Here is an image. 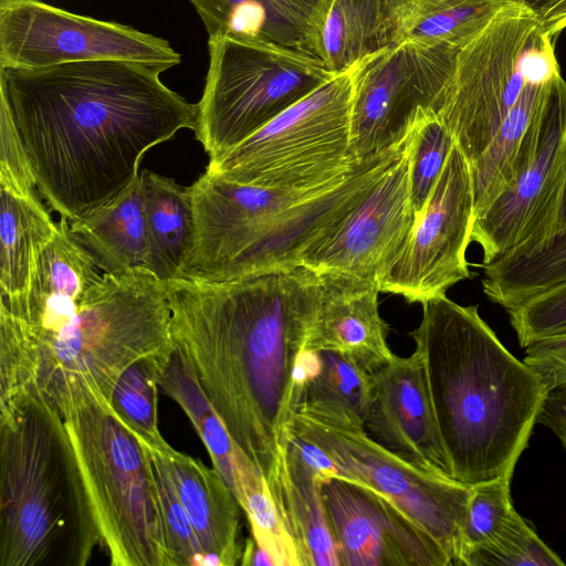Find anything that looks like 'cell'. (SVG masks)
I'll use <instances>...</instances> for the list:
<instances>
[{
  "label": "cell",
  "instance_id": "obj_1",
  "mask_svg": "<svg viewBox=\"0 0 566 566\" xmlns=\"http://www.w3.org/2000/svg\"><path fill=\"white\" fill-rule=\"evenodd\" d=\"M41 255L30 290L0 298V406L38 400L62 418L90 400L112 405L132 365L170 357L165 283L139 269L99 270L69 220Z\"/></svg>",
  "mask_w": 566,
  "mask_h": 566
},
{
  "label": "cell",
  "instance_id": "obj_2",
  "mask_svg": "<svg viewBox=\"0 0 566 566\" xmlns=\"http://www.w3.org/2000/svg\"><path fill=\"white\" fill-rule=\"evenodd\" d=\"M164 283L176 353L280 511L304 389L296 366L318 304V274L301 265Z\"/></svg>",
  "mask_w": 566,
  "mask_h": 566
},
{
  "label": "cell",
  "instance_id": "obj_3",
  "mask_svg": "<svg viewBox=\"0 0 566 566\" xmlns=\"http://www.w3.org/2000/svg\"><path fill=\"white\" fill-rule=\"evenodd\" d=\"M166 66L91 60L43 69L0 67L33 182L69 222L119 196L154 146L196 126L197 104L160 80Z\"/></svg>",
  "mask_w": 566,
  "mask_h": 566
},
{
  "label": "cell",
  "instance_id": "obj_4",
  "mask_svg": "<svg viewBox=\"0 0 566 566\" xmlns=\"http://www.w3.org/2000/svg\"><path fill=\"white\" fill-rule=\"evenodd\" d=\"M421 357L452 478L474 485L513 476L547 395L482 319L444 295L422 303L410 333Z\"/></svg>",
  "mask_w": 566,
  "mask_h": 566
},
{
  "label": "cell",
  "instance_id": "obj_5",
  "mask_svg": "<svg viewBox=\"0 0 566 566\" xmlns=\"http://www.w3.org/2000/svg\"><path fill=\"white\" fill-rule=\"evenodd\" d=\"M102 536L61 415L0 406V566H86Z\"/></svg>",
  "mask_w": 566,
  "mask_h": 566
},
{
  "label": "cell",
  "instance_id": "obj_6",
  "mask_svg": "<svg viewBox=\"0 0 566 566\" xmlns=\"http://www.w3.org/2000/svg\"><path fill=\"white\" fill-rule=\"evenodd\" d=\"M112 566H171L148 457L112 405L63 418Z\"/></svg>",
  "mask_w": 566,
  "mask_h": 566
},
{
  "label": "cell",
  "instance_id": "obj_7",
  "mask_svg": "<svg viewBox=\"0 0 566 566\" xmlns=\"http://www.w3.org/2000/svg\"><path fill=\"white\" fill-rule=\"evenodd\" d=\"M556 39L526 8L507 2L459 49L437 115L472 163L489 145L531 80L560 73Z\"/></svg>",
  "mask_w": 566,
  "mask_h": 566
},
{
  "label": "cell",
  "instance_id": "obj_8",
  "mask_svg": "<svg viewBox=\"0 0 566 566\" xmlns=\"http://www.w3.org/2000/svg\"><path fill=\"white\" fill-rule=\"evenodd\" d=\"M209 67L193 128L209 161L333 80L314 55L271 42L209 39Z\"/></svg>",
  "mask_w": 566,
  "mask_h": 566
},
{
  "label": "cell",
  "instance_id": "obj_9",
  "mask_svg": "<svg viewBox=\"0 0 566 566\" xmlns=\"http://www.w3.org/2000/svg\"><path fill=\"white\" fill-rule=\"evenodd\" d=\"M353 80L349 70L285 109L207 170L262 188L311 189L347 174ZM360 161V160H359Z\"/></svg>",
  "mask_w": 566,
  "mask_h": 566
},
{
  "label": "cell",
  "instance_id": "obj_10",
  "mask_svg": "<svg viewBox=\"0 0 566 566\" xmlns=\"http://www.w3.org/2000/svg\"><path fill=\"white\" fill-rule=\"evenodd\" d=\"M293 431L324 452L338 475L388 499L443 548L452 566H464L471 485L415 467L366 429L335 427L297 412Z\"/></svg>",
  "mask_w": 566,
  "mask_h": 566
},
{
  "label": "cell",
  "instance_id": "obj_11",
  "mask_svg": "<svg viewBox=\"0 0 566 566\" xmlns=\"http://www.w3.org/2000/svg\"><path fill=\"white\" fill-rule=\"evenodd\" d=\"M460 48L449 43H392L348 69L353 80V161L402 144L420 109L436 112Z\"/></svg>",
  "mask_w": 566,
  "mask_h": 566
},
{
  "label": "cell",
  "instance_id": "obj_12",
  "mask_svg": "<svg viewBox=\"0 0 566 566\" xmlns=\"http://www.w3.org/2000/svg\"><path fill=\"white\" fill-rule=\"evenodd\" d=\"M125 60L170 69L180 54L163 38L76 14L41 0H0V67L43 69Z\"/></svg>",
  "mask_w": 566,
  "mask_h": 566
},
{
  "label": "cell",
  "instance_id": "obj_13",
  "mask_svg": "<svg viewBox=\"0 0 566 566\" xmlns=\"http://www.w3.org/2000/svg\"><path fill=\"white\" fill-rule=\"evenodd\" d=\"M348 172L316 188L272 189L228 181L206 169L188 187L193 233L177 277L206 282L237 279L247 256L274 224Z\"/></svg>",
  "mask_w": 566,
  "mask_h": 566
},
{
  "label": "cell",
  "instance_id": "obj_14",
  "mask_svg": "<svg viewBox=\"0 0 566 566\" xmlns=\"http://www.w3.org/2000/svg\"><path fill=\"white\" fill-rule=\"evenodd\" d=\"M474 219L469 163L454 145L408 244L378 281L380 292L422 304L471 279L465 254Z\"/></svg>",
  "mask_w": 566,
  "mask_h": 566
},
{
  "label": "cell",
  "instance_id": "obj_15",
  "mask_svg": "<svg viewBox=\"0 0 566 566\" xmlns=\"http://www.w3.org/2000/svg\"><path fill=\"white\" fill-rule=\"evenodd\" d=\"M566 168V81L558 74L528 157L513 184L475 217L471 242L489 264L527 240L553 205Z\"/></svg>",
  "mask_w": 566,
  "mask_h": 566
},
{
  "label": "cell",
  "instance_id": "obj_16",
  "mask_svg": "<svg viewBox=\"0 0 566 566\" xmlns=\"http://www.w3.org/2000/svg\"><path fill=\"white\" fill-rule=\"evenodd\" d=\"M417 223L407 146L356 209L303 256L316 273L339 272L378 281L408 244Z\"/></svg>",
  "mask_w": 566,
  "mask_h": 566
},
{
  "label": "cell",
  "instance_id": "obj_17",
  "mask_svg": "<svg viewBox=\"0 0 566 566\" xmlns=\"http://www.w3.org/2000/svg\"><path fill=\"white\" fill-rule=\"evenodd\" d=\"M323 501L342 566H452L428 533L369 486L329 475Z\"/></svg>",
  "mask_w": 566,
  "mask_h": 566
},
{
  "label": "cell",
  "instance_id": "obj_18",
  "mask_svg": "<svg viewBox=\"0 0 566 566\" xmlns=\"http://www.w3.org/2000/svg\"><path fill=\"white\" fill-rule=\"evenodd\" d=\"M371 376L367 432L415 467L452 478L418 352L408 357L395 355Z\"/></svg>",
  "mask_w": 566,
  "mask_h": 566
},
{
  "label": "cell",
  "instance_id": "obj_19",
  "mask_svg": "<svg viewBox=\"0 0 566 566\" xmlns=\"http://www.w3.org/2000/svg\"><path fill=\"white\" fill-rule=\"evenodd\" d=\"M318 304L304 350L338 354L373 374L395 354L379 314L377 281L339 272L317 273Z\"/></svg>",
  "mask_w": 566,
  "mask_h": 566
},
{
  "label": "cell",
  "instance_id": "obj_20",
  "mask_svg": "<svg viewBox=\"0 0 566 566\" xmlns=\"http://www.w3.org/2000/svg\"><path fill=\"white\" fill-rule=\"evenodd\" d=\"M147 442L168 471L200 545L203 566L241 564L244 549L240 538L242 509L220 473L200 460L176 451L165 440Z\"/></svg>",
  "mask_w": 566,
  "mask_h": 566
},
{
  "label": "cell",
  "instance_id": "obj_21",
  "mask_svg": "<svg viewBox=\"0 0 566 566\" xmlns=\"http://www.w3.org/2000/svg\"><path fill=\"white\" fill-rule=\"evenodd\" d=\"M482 268L484 294L506 311L566 281V168L553 205L533 234Z\"/></svg>",
  "mask_w": 566,
  "mask_h": 566
},
{
  "label": "cell",
  "instance_id": "obj_22",
  "mask_svg": "<svg viewBox=\"0 0 566 566\" xmlns=\"http://www.w3.org/2000/svg\"><path fill=\"white\" fill-rule=\"evenodd\" d=\"M406 0H318L307 22V52L339 74L394 42Z\"/></svg>",
  "mask_w": 566,
  "mask_h": 566
},
{
  "label": "cell",
  "instance_id": "obj_23",
  "mask_svg": "<svg viewBox=\"0 0 566 566\" xmlns=\"http://www.w3.org/2000/svg\"><path fill=\"white\" fill-rule=\"evenodd\" d=\"M335 474L324 452L296 436L292 438L281 514L305 566H340L323 501V482Z\"/></svg>",
  "mask_w": 566,
  "mask_h": 566
},
{
  "label": "cell",
  "instance_id": "obj_24",
  "mask_svg": "<svg viewBox=\"0 0 566 566\" xmlns=\"http://www.w3.org/2000/svg\"><path fill=\"white\" fill-rule=\"evenodd\" d=\"M69 228L103 272L120 274L144 269L154 274L140 174L114 200L69 222Z\"/></svg>",
  "mask_w": 566,
  "mask_h": 566
},
{
  "label": "cell",
  "instance_id": "obj_25",
  "mask_svg": "<svg viewBox=\"0 0 566 566\" xmlns=\"http://www.w3.org/2000/svg\"><path fill=\"white\" fill-rule=\"evenodd\" d=\"M558 74L531 80L486 148L469 164L475 217L504 192L521 171L534 142L539 114Z\"/></svg>",
  "mask_w": 566,
  "mask_h": 566
},
{
  "label": "cell",
  "instance_id": "obj_26",
  "mask_svg": "<svg viewBox=\"0 0 566 566\" xmlns=\"http://www.w3.org/2000/svg\"><path fill=\"white\" fill-rule=\"evenodd\" d=\"M36 189L0 184V298L13 301L31 286L39 260L59 231Z\"/></svg>",
  "mask_w": 566,
  "mask_h": 566
},
{
  "label": "cell",
  "instance_id": "obj_27",
  "mask_svg": "<svg viewBox=\"0 0 566 566\" xmlns=\"http://www.w3.org/2000/svg\"><path fill=\"white\" fill-rule=\"evenodd\" d=\"M317 355L318 367L304 385L297 412L335 427L366 429L374 397L371 374L338 354Z\"/></svg>",
  "mask_w": 566,
  "mask_h": 566
},
{
  "label": "cell",
  "instance_id": "obj_28",
  "mask_svg": "<svg viewBox=\"0 0 566 566\" xmlns=\"http://www.w3.org/2000/svg\"><path fill=\"white\" fill-rule=\"evenodd\" d=\"M143 200L154 256V274L166 282L177 277L193 233L189 188L172 178L143 170Z\"/></svg>",
  "mask_w": 566,
  "mask_h": 566
},
{
  "label": "cell",
  "instance_id": "obj_29",
  "mask_svg": "<svg viewBox=\"0 0 566 566\" xmlns=\"http://www.w3.org/2000/svg\"><path fill=\"white\" fill-rule=\"evenodd\" d=\"M189 1L200 15L209 39L271 42L307 52L306 24L275 0Z\"/></svg>",
  "mask_w": 566,
  "mask_h": 566
},
{
  "label": "cell",
  "instance_id": "obj_30",
  "mask_svg": "<svg viewBox=\"0 0 566 566\" xmlns=\"http://www.w3.org/2000/svg\"><path fill=\"white\" fill-rule=\"evenodd\" d=\"M159 386L187 413L209 452L213 468L234 493L240 481L256 468L233 442L175 347Z\"/></svg>",
  "mask_w": 566,
  "mask_h": 566
},
{
  "label": "cell",
  "instance_id": "obj_31",
  "mask_svg": "<svg viewBox=\"0 0 566 566\" xmlns=\"http://www.w3.org/2000/svg\"><path fill=\"white\" fill-rule=\"evenodd\" d=\"M506 0H406L392 43L463 45L507 3Z\"/></svg>",
  "mask_w": 566,
  "mask_h": 566
},
{
  "label": "cell",
  "instance_id": "obj_32",
  "mask_svg": "<svg viewBox=\"0 0 566 566\" xmlns=\"http://www.w3.org/2000/svg\"><path fill=\"white\" fill-rule=\"evenodd\" d=\"M512 476L471 485L465 532V557L472 551H495L530 538L535 532L515 511L510 493Z\"/></svg>",
  "mask_w": 566,
  "mask_h": 566
},
{
  "label": "cell",
  "instance_id": "obj_33",
  "mask_svg": "<svg viewBox=\"0 0 566 566\" xmlns=\"http://www.w3.org/2000/svg\"><path fill=\"white\" fill-rule=\"evenodd\" d=\"M455 145L454 137L432 108L420 109L407 136L410 193L417 219Z\"/></svg>",
  "mask_w": 566,
  "mask_h": 566
},
{
  "label": "cell",
  "instance_id": "obj_34",
  "mask_svg": "<svg viewBox=\"0 0 566 566\" xmlns=\"http://www.w3.org/2000/svg\"><path fill=\"white\" fill-rule=\"evenodd\" d=\"M170 357L135 363L120 375L112 395L118 416L136 436L153 443L164 441L158 429L157 388Z\"/></svg>",
  "mask_w": 566,
  "mask_h": 566
},
{
  "label": "cell",
  "instance_id": "obj_35",
  "mask_svg": "<svg viewBox=\"0 0 566 566\" xmlns=\"http://www.w3.org/2000/svg\"><path fill=\"white\" fill-rule=\"evenodd\" d=\"M136 438L144 448L150 464L171 566L203 565V556L197 536L165 464L146 440L138 436Z\"/></svg>",
  "mask_w": 566,
  "mask_h": 566
},
{
  "label": "cell",
  "instance_id": "obj_36",
  "mask_svg": "<svg viewBox=\"0 0 566 566\" xmlns=\"http://www.w3.org/2000/svg\"><path fill=\"white\" fill-rule=\"evenodd\" d=\"M520 345L566 335V281L506 311Z\"/></svg>",
  "mask_w": 566,
  "mask_h": 566
},
{
  "label": "cell",
  "instance_id": "obj_37",
  "mask_svg": "<svg viewBox=\"0 0 566 566\" xmlns=\"http://www.w3.org/2000/svg\"><path fill=\"white\" fill-rule=\"evenodd\" d=\"M565 563L536 534L496 552L473 551L465 566H563Z\"/></svg>",
  "mask_w": 566,
  "mask_h": 566
},
{
  "label": "cell",
  "instance_id": "obj_38",
  "mask_svg": "<svg viewBox=\"0 0 566 566\" xmlns=\"http://www.w3.org/2000/svg\"><path fill=\"white\" fill-rule=\"evenodd\" d=\"M0 184L36 189L7 108L0 104Z\"/></svg>",
  "mask_w": 566,
  "mask_h": 566
},
{
  "label": "cell",
  "instance_id": "obj_39",
  "mask_svg": "<svg viewBox=\"0 0 566 566\" xmlns=\"http://www.w3.org/2000/svg\"><path fill=\"white\" fill-rule=\"evenodd\" d=\"M523 360L548 391L566 385V335L537 340L527 347Z\"/></svg>",
  "mask_w": 566,
  "mask_h": 566
},
{
  "label": "cell",
  "instance_id": "obj_40",
  "mask_svg": "<svg viewBox=\"0 0 566 566\" xmlns=\"http://www.w3.org/2000/svg\"><path fill=\"white\" fill-rule=\"evenodd\" d=\"M526 8L543 33L556 39L566 28V0H506Z\"/></svg>",
  "mask_w": 566,
  "mask_h": 566
},
{
  "label": "cell",
  "instance_id": "obj_41",
  "mask_svg": "<svg viewBox=\"0 0 566 566\" xmlns=\"http://www.w3.org/2000/svg\"><path fill=\"white\" fill-rule=\"evenodd\" d=\"M536 423L552 430L566 451V385L547 392Z\"/></svg>",
  "mask_w": 566,
  "mask_h": 566
},
{
  "label": "cell",
  "instance_id": "obj_42",
  "mask_svg": "<svg viewBox=\"0 0 566 566\" xmlns=\"http://www.w3.org/2000/svg\"><path fill=\"white\" fill-rule=\"evenodd\" d=\"M281 7L306 24L318 0H275Z\"/></svg>",
  "mask_w": 566,
  "mask_h": 566
},
{
  "label": "cell",
  "instance_id": "obj_43",
  "mask_svg": "<svg viewBox=\"0 0 566 566\" xmlns=\"http://www.w3.org/2000/svg\"><path fill=\"white\" fill-rule=\"evenodd\" d=\"M241 565H272L273 560L268 555L266 552H264L254 541L253 538H249L244 543V549L243 555L241 559Z\"/></svg>",
  "mask_w": 566,
  "mask_h": 566
}]
</instances>
